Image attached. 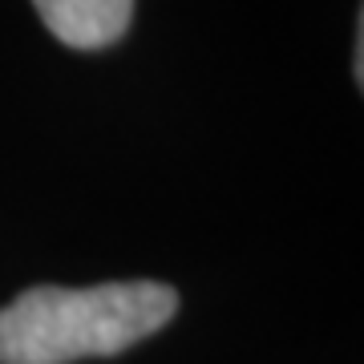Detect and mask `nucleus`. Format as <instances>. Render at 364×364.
I'll use <instances>...</instances> for the list:
<instances>
[{"label": "nucleus", "instance_id": "f257e3e1", "mask_svg": "<svg viewBox=\"0 0 364 364\" xmlns=\"http://www.w3.org/2000/svg\"><path fill=\"white\" fill-rule=\"evenodd\" d=\"M178 312V291L154 279L97 287H28L0 308V364H73L117 356Z\"/></svg>", "mask_w": 364, "mask_h": 364}, {"label": "nucleus", "instance_id": "f03ea898", "mask_svg": "<svg viewBox=\"0 0 364 364\" xmlns=\"http://www.w3.org/2000/svg\"><path fill=\"white\" fill-rule=\"evenodd\" d=\"M53 37L69 49H105L126 37L134 0H33Z\"/></svg>", "mask_w": 364, "mask_h": 364}]
</instances>
